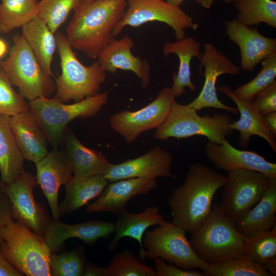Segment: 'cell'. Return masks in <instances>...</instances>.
<instances>
[{
  "label": "cell",
  "instance_id": "obj_1",
  "mask_svg": "<svg viewBox=\"0 0 276 276\" xmlns=\"http://www.w3.org/2000/svg\"><path fill=\"white\" fill-rule=\"evenodd\" d=\"M226 176L198 162L192 163L182 185L174 189L167 202L172 222L192 233L208 218L217 191Z\"/></svg>",
  "mask_w": 276,
  "mask_h": 276
},
{
  "label": "cell",
  "instance_id": "obj_2",
  "mask_svg": "<svg viewBox=\"0 0 276 276\" xmlns=\"http://www.w3.org/2000/svg\"><path fill=\"white\" fill-rule=\"evenodd\" d=\"M127 5L126 0L82 1L66 28V36L72 48L90 58H97L114 39L113 31Z\"/></svg>",
  "mask_w": 276,
  "mask_h": 276
},
{
  "label": "cell",
  "instance_id": "obj_3",
  "mask_svg": "<svg viewBox=\"0 0 276 276\" xmlns=\"http://www.w3.org/2000/svg\"><path fill=\"white\" fill-rule=\"evenodd\" d=\"M248 241L225 215L219 203H215L209 217L192 233L189 241L196 255L210 264L247 257Z\"/></svg>",
  "mask_w": 276,
  "mask_h": 276
},
{
  "label": "cell",
  "instance_id": "obj_4",
  "mask_svg": "<svg viewBox=\"0 0 276 276\" xmlns=\"http://www.w3.org/2000/svg\"><path fill=\"white\" fill-rule=\"evenodd\" d=\"M0 249L10 263L24 275L50 276L51 252L44 238L12 215L6 220L0 234Z\"/></svg>",
  "mask_w": 276,
  "mask_h": 276
},
{
  "label": "cell",
  "instance_id": "obj_5",
  "mask_svg": "<svg viewBox=\"0 0 276 276\" xmlns=\"http://www.w3.org/2000/svg\"><path fill=\"white\" fill-rule=\"evenodd\" d=\"M57 51L60 57L61 74L55 78V98L66 103L78 102L99 93L106 81V72L97 60L89 66L78 59L66 35H56Z\"/></svg>",
  "mask_w": 276,
  "mask_h": 276
},
{
  "label": "cell",
  "instance_id": "obj_6",
  "mask_svg": "<svg viewBox=\"0 0 276 276\" xmlns=\"http://www.w3.org/2000/svg\"><path fill=\"white\" fill-rule=\"evenodd\" d=\"M108 92L98 93L73 104L54 97H40L29 101V110L54 148L59 145L67 125L78 118L94 117L108 102Z\"/></svg>",
  "mask_w": 276,
  "mask_h": 276
},
{
  "label": "cell",
  "instance_id": "obj_7",
  "mask_svg": "<svg viewBox=\"0 0 276 276\" xmlns=\"http://www.w3.org/2000/svg\"><path fill=\"white\" fill-rule=\"evenodd\" d=\"M232 122L227 113L200 116L194 108L175 101L165 121L156 129L154 137L166 141L170 138L181 139L200 135L209 142L221 144L233 132L229 127Z\"/></svg>",
  "mask_w": 276,
  "mask_h": 276
},
{
  "label": "cell",
  "instance_id": "obj_8",
  "mask_svg": "<svg viewBox=\"0 0 276 276\" xmlns=\"http://www.w3.org/2000/svg\"><path fill=\"white\" fill-rule=\"evenodd\" d=\"M13 42L8 56L1 61L11 84L29 101L40 97H48L56 90L52 77L43 72L22 35H14Z\"/></svg>",
  "mask_w": 276,
  "mask_h": 276
},
{
  "label": "cell",
  "instance_id": "obj_9",
  "mask_svg": "<svg viewBox=\"0 0 276 276\" xmlns=\"http://www.w3.org/2000/svg\"><path fill=\"white\" fill-rule=\"evenodd\" d=\"M186 233L166 220L154 229L146 231L143 240L144 260L160 258L186 270L206 269L209 263L196 255Z\"/></svg>",
  "mask_w": 276,
  "mask_h": 276
},
{
  "label": "cell",
  "instance_id": "obj_10",
  "mask_svg": "<svg viewBox=\"0 0 276 276\" xmlns=\"http://www.w3.org/2000/svg\"><path fill=\"white\" fill-rule=\"evenodd\" d=\"M270 178L250 170L228 172L219 205L234 224L259 202L267 190Z\"/></svg>",
  "mask_w": 276,
  "mask_h": 276
},
{
  "label": "cell",
  "instance_id": "obj_11",
  "mask_svg": "<svg viewBox=\"0 0 276 276\" xmlns=\"http://www.w3.org/2000/svg\"><path fill=\"white\" fill-rule=\"evenodd\" d=\"M125 13L115 27L113 36H117L127 26L139 27L151 21L168 25L174 31L177 39L186 37V30L196 31L198 25L179 6L164 0H128Z\"/></svg>",
  "mask_w": 276,
  "mask_h": 276
},
{
  "label": "cell",
  "instance_id": "obj_12",
  "mask_svg": "<svg viewBox=\"0 0 276 276\" xmlns=\"http://www.w3.org/2000/svg\"><path fill=\"white\" fill-rule=\"evenodd\" d=\"M176 98L171 87H165L145 107L112 114L109 119L110 126L127 144L132 143L144 132L156 129L163 123Z\"/></svg>",
  "mask_w": 276,
  "mask_h": 276
},
{
  "label": "cell",
  "instance_id": "obj_13",
  "mask_svg": "<svg viewBox=\"0 0 276 276\" xmlns=\"http://www.w3.org/2000/svg\"><path fill=\"white\" fill-rule=\"evenodd\" d=\"M203 49V52L199 59V72L200 74L203 68L204 84L197 97L187 105L197 111L204 108L213 107L236 114L238 112L237 107L227 106L218 99L216 82L218 77L221 75H240L241 73L240 67L235 64L230 58L211 43H205Z\"/></svg>",
  "mask_w": 276,
  "mask_h": 276
},
{
  "label": "cell",
  "instance_id": "obj_14",
  "mask_svg": "<svg viewBox=\"0 0 276 276\" xmlns=\"http://www.w3.org/2000/svg\"><path fill=\"white\" fill-rule=\"evenodd\" d=\"M172 155L159 146L153 147L144 154L117 164L109 163L102 175L109 181L130 178L170 177Z\"/></svg>",
  "mask_w": 276,
  "mask_h": 276
},
{
  "label": "cell",
  "instance_id": "obj_15",
  "mask_svg": "<svg viewBox=\"0 0 276 276\" xmlns=\"http://www.w3.org/2000/svg\"><path fill=\"white\" fill-rule=\"evenodd\" d=\"M37 184L36 177L25 171L13 182L5 184L3 190L11 204L12 215L43 237L48 224L33 197V190Z\"/></svg>",
  "mask_w": 276,
  "mask_h": 276
},
{
  "label": "cell",
  "instance_id": "obj_16",
  "mask_svg": "<svg viewBox=\"0 0 276 276\" xmlns=\"http://www.w3.org/2000/svg\"><path fill=\"white\" fill-rule=\"evenodd\" d=\"M225 33L239 48L241 70L252 72L263 60L276 54V39L263 35L236 19L227 20Z\"/></svg>",
  "mask_w": 276,
  "mask_h": 276
},
{
  "label": "cell",
  "instance_id": "obj_17",
  "mask_svg": "<svg viewBox=\"0 0 276 276\" xmlns=\"http://www.w3.org/2000/svg\"><path fill=\"white\" fill-rule=\"evenodd\" d=\"M208 158L219 170L229 172L246 169L256 171L269 178H276V164L259 154L235 148L226 140L221 144L208 141L205 146Z\"/></svg>",
  "mask_w": 276,
  "mask_h": 276
},
{
  "label": "cell",
  "instance_id": "obj_18",
  "mask_svg": "<svg viewBox=\"0 0 276 276\" xmlns=\"http://www.w3.org/2000/svg\"><path fill=\"white\" fill-rule=\"evenodd\" d=\"M36 180L47 198L55 219L60 217L58 202L59 190L73 177V170L65 152L55 148L41 159L35 163Z\"/></svg>",
  "mask_w": 276,
  "mask_h": 276
},
{
  "label": "cell",
  "instance_id": "obj_19",
  "mask_svg": "<svg viewBox=\"0 0 276 276\" xmlns=\"http://www.w3.org/2000/svg\"><path fill=\"white\" fill-rule=\"evenodd\" d=\"M156 186V178L136 177L112 181L107 184L96 200L87 205L86 211L117 215L126 210V204L133 197L146 194Z\"/></svg>",
  "mask_w": 276,
  "mask_h": 276
},
{
  "label": "cell",
  "instance_id": "obj_20",
  "mask_svg": "<svg viewBox=\"0 0 276 276\" xmlns=\"http://www.w3.org/2000/svg\"><path fill=\"white\" fill-rule=\"evenodd\" d=\"M133 47V40L128 35L119 39H113L97 59L106 72L115 73L118 70H122L134 73L141 80L142 88L145 89L150 83V66L147 60L132 54Z\"/></svg>",
  "mask_w": 276,
  "mask_h": 276
},
{
  "label": "cell",
  "instance_id": "obj_21",
  "mask_svg": "<svg viewBox=\"0 0 276 276\" xmlns=\"http://www.w3.org/2000/svg\"><path fill=\"white\" fill-rule=\"evenodd\" d=\"M217 90L230 98L237 105L240 119L232 121L229 127L233 131H239L240 135L238 139L239 145L243 147H246L249 144L251 137L256 135L265 140L272 151L275 152L276 137L267 129L264 122V116L255 110L251 101L239 97L226 85L217 87Z\"/></svg>",
  "mask_w": 276,
  "mask_h": 276
},
{
  "label": "cell",
  "instance_id": "obj_22",
  "mask_svg": "<svg viewBox=\"0 0 276 276\" xmlns=\"http://www.w3.org/2000/svg\"><path fill=\"white\" fill-rule=\"evenodd\" d=\"M114 230V223L103 221L93 220L75 224L55 221L48 224L43 238L52 253L58 250L68 239L76 238L90 244L100 238H108Z\"/></svg>",
  "mask_w": 276,
  "mask_h": 276
},
{
  "label": "cell",
  "instance_id": "obj_23",
  "mask_svg": "<svg viewBox=\"0 0 276 276\" xmlns=\"http://www.w3.org/2000/svg\"><path fill=\"white\" fill-rule=\"evenodd\" d=\"M9 123L25 159L34 163L48 153V139L30 110L9 116Z\"/></svg>",
  "mask_w": 276,
  "mask_h": 276
},
{
  "label": "cell",
  "instance_id": "obj_24",
  "mask_svg": "<svg viewBox=\"0 0 276 276\" xmlns=\"http://www.w3.org/2000/svg\"><path fill=\"white\" fill-rule=\"evenodd\" d=\"M276 178L259 202L234 223L237 231L248 239L270 231L276 225Z\"/></svg>",
  "mask_w": 276,
  "mask_h": 276
},
{
  "label": "cell",
  "instance_id": "obj_25",
  "mask_svg": "<svg viewBox=\"0 0 276 276\" xmlns=\"http://www.w3.org/2000/svg\"><path fill=\"white\" fill-rule=\"evenodd\" d=\"M117 221L115 224V236L109 244L108 249L113 251L120 240L124 237H129L136 240L140 245V257L144 262L145 250L143 246V239L146 230L150 226L160 225L166 220L160 213L159 206H149L139 213H131L126 210L116 215Z\"/></svg>",
  "mask_w": 276,
  "mask_h": 276
},
{
  "label": "cell",
  "instance_id": "obj_26",
  "mask_svg": "<svg viewBox=\"0 0 276 276\" xmlns=\"http://www.w3.org/2000/svg\"><path fill=\"white\" fill-rule=\"evenodd\" d=\"M64 141L73 179L82 180L102 175L110 163L102 152L83 145L71 130L66 131Z\"/></svg>",
  "mask_w": 276,
  "mask_h": 276
},
{
  "label": "cell",
  "instance_id": "obj_27",
  "mask_svg": "<svg viewBox=\"0 0 276 276\" xmlns=\"http://www.w3.org/2000/svg\"><path fill=\"white\" fill-rule=\"evenodd\" d=\"M199 41L193 37H185L174 42L166 41L163 47L165 56L175 54L179 59V66L176 74L173 76V83L171 87L176 97L181 96L185 93L186 87L194 92L196 86L191 79V61L194 57L200 59L201 52Z\"/></svg>",
  "mask_w": 276,
  "mask_h": 276
},
{
  "label": "cell",
  "instance_id": "obj_28",
  "mask_svg": "<svg viewBox=\"0 0 276 276\" xmlns=\"http://www.w3.org/2000/svg\"><path fill=\"white\" fill-rule=\"evenodd\" d=\"M21 28V35L43 72L48 76L55 78L51 68L53 56L57 47L54 33L42 19L36 16Z\"/></svg>",
  "mask_w": 276,
  "mask_h": 276
},
{
  "label": "cell",
  "instance_id": "obj_29",
  "mask_svg": "<svg viewBox=\"0 0 276 276\" xmlns=\"http://www.w3.org/2000/svg\"><path fill=\"white\" fill-rule=\"evenodd\" d=\"M9 118L0 113V174L4 184L13 182L25 172V158L15 140Z\"/></svg>",
  "mask_w": 276,
  "mask_h": 276
},
{
  "label": "cell",
  "instance_id": "obj_30",
  "mask_svg": "<svg viewBox=\"0 0 276 276\" xmlns=\"http://www.w3.org/2000/svg\"><path fill=\"white\" fill-rule=\"evenodd\" d=\"M109 181L102 175H96L82 180L72 177L65 185L64 201L59 206L60 213H70L86 205L98 197Z\"/></svg>",
  "mask_w": 276,
  "mask_h": 276
},
{
  "label": "cell",
  "instance_id": "obj_31",
  "mask_svg": "<svg viewBox=\"0 0 276 276\" xmlns=\"http://www.w3.org/2000/svg\"><path fill=\"white\" fill-rule=\"evenodd\" d=\"M236 19L248 27L261 23L276 28V2L273 0H235Z\"/></svg>",
  "mask_w": 276,
  "mask_h": 276
},
{
  "label": "cell",
  "instance_id": "obj_32",
  "mask_svg": "<svg viewBox=\"0 0 276 276\" xmlns=\"http://www.w3.org/2000/svg\"><path fill=\"white\" fill-rule=\"evenodd\" d=\"M36 0H1L0 33L22 27L36 16Z\"/></svg>",
  "mask_w": 276,
  "mask_h": 276
},
{
  "label": "cell",
  "instance_id": "obj_33",
  "mask_svg": "<svg viewBox=\"0 0 276 276\" xmlns=\"http://www.w3.org/2000/svg\"><path fill=\"white\" fill-rule=\"evenodd\" d=\"M204 276H271L262 266L247 257L227 258L209 264Z\"/></svg>",
  "mask_w": 276,
  "mask_h": 276
},
{
  "label": "cell",
  "instance_id": "obj_34",
  "mask_svg": "<svg viewBox=\"0 0 276 276\" xmlns=\"http://www.w3.org/2000/svg\"><path fill=\"white\" fill-rule=\"evenodd\" d=\"M105 271V276H157L154 268L144 264L128 248L116 254Z\"/></svg>",
  "mask_w": 276,
  "mask_h": 276
},
{
  "label": "cell",
  "instance_id": "obj_35",
  "mask_svg": "<svg viewBox=\"0 0 276 276\" xmlns=\"http://www.w3.org/2000/svg\"><path fill=\"white\" fill-rule=\"evenodd\" d=\"M82 0H41L37 5L36 16L42 19L55 33L65 21L71 11Z\"/></svg>",
  "mask_w": 276,
  "mask_h": 276
},
{
  "label": "cell",
  "instance_id": "obj_36",
  "mask_svg": "<svg viewBox=\"0 0 276 276\" xmlns=\"http://www.w3.org/2000/svg\"><path fill=\"white\" fill-rule=\"evenodd\" d=\"M262 68L251 81L233 90L239 97L251 101L264 88L274 82L276 77V54L261 62Z\"/></svg>",
  "mask_w": 276,
  "mask_h": 276
},
{
  "label": "cell",
  "instance_id": "obj_37",
  "mask_svg": "<svg viewBox=\"0 0 276 276\" xmlns=\"http://www.w3.org/2000/svg\"><path fill=\"white\" fill-rule=\"evenodd\" d=\"M247 257L262 267L276 260V225L270 231L249 239Z\"/></svg>",
  "mask_w": 276,
  "mask_h": 276
},
{
  "label": "cell",
  "instance_id": "obj_38",
  "mask_svg": "<svg viewBox=\"0 0 276 276\" xmlns=\"http://www.w3.org/2000/svg\"><path fill=\"white\" fill-rule=\"evenodd\" d=\"M0 60V113L11 116L29 110V103L13 88Z\"/></svg>",
  "mask_w": 276,
  "mask_h": 276
},
{
  "label": "cell",
  "instance_id": "obj_39",
  "mask_svg": "<svg viewBox=\"0 0 276 276\" xmlns=\"http://www.w3.org/2000/svg\"><path fill=\"white\" fill-rule=\"evenodd\" d=\"M50 264L51 274L56 276L82 275L85 267L84 259L78 250L52 254Z\"/></svg>",
  "mask_w": 276,
  "mask_h": 276
},
{
  "label": "cell",
  "instance_id": "obj_40",
  "mask_svg": "<svg viewBox=\"0 0 276 276\" xmlns=\"http://www.w3.org/2000/svg\"><path fill=\"white\" fill-rule=\"evenodd\" d=\"M251 102L255 110L263 116L276 111V81L261 91Z\"/></svg>",
  "mask_w": 276,
  "mask_h": 276
},
{
  "label": "cell",
  "instance_id": "obj_41",
  "mask_svg": "<svg viewBox=\"0 0 276 276\" xmlns=\"http://www.w3.org/2000/svg\"><path fill=\"white\" fill-rule=\"evenodd\" d=\"M154 260L157 276H204L202 272L196 269H183L173 264H167L160 258H156Z\"/></svg>",
  "mask_w": 276,
  "mask_h": 276
},
{
  "label": "cell",
  "instance_id": "obj_42",
  "mask_svg": "<svg viewBox=\"0 0 276 276\" xmlns=\"http://www.w3.org/2000/svg\"><path fill=\"white\" fill-rule=\"evenodd\" d=\"M24 274L15 269L0 249V276H21Z\"/></svg>",
  "mask_w": 276,
  "mask_h": 276
},
{
  "label": "cell",
  "instance_id": "obj_43",
  "mask_svg": "<svg viewBox=\"0 0 276 276\" xmlns=\"http://www.w3.org/2000/svg\"><path fill=\"white\" fill-rule=\"evenodd\" d=\"M0 191V234L7 218L12 215L11 206L9 205L7 198Z\"/></svg>",
  "mask_w": 276,
  "mask_h": 276
},
{
  "label": "cell",
  "instance_id": "obj_44",
  "mask_svg": "<svg viewBox=\"0 0 276 276\" xmlns=\"http://www.w3.org/2000/svg\"><path fill=\"white\" fill-rule=\"evenodd\" d=\"M82 275L105 276V267H100L93 263H88L85 265Z\"/></svg>",
  "mask_w": 276,
  "mask_h": 276
},
{
  "label": "cell",
  "instance_id": "obj_45",
  "mask_svg": "<svg viewBox=\"0 0 276 276\" xmlns=\"http://www.w3.org/2000/svg\"><path fill=\"white\" fill-rule=\"evenodd\" d=\"M263 119L267 129L276 137V111L266 114L263 117Z\"/></svg>",
  "mask_w": 276,
  "mask_h": 276
},
{
  "label": "cell",
  "instance_id": "obj_46",
  "mask_svg": "<svg viewBox=\"0 0 276 276\" xmlns=\"http://www.w3.org/2000/svg\"><path fill=\"white\" fill-rule=\"evenodd\" d=\"M8 51V46L7 42L0 38V60L4 57Z\"/></svg>",
  "mask_w": 276,
  "mask_h": 276
},
{
  "label": "cell",
  "instance_id": "obj_47",
  "mask_svg": "<svg viewBox=\"0 0 276 276\" xmlns=\"http://www.w3.org/2000/svg\"><path fill=\"white\" fill-rule=\"evenodd\" d=\"M204 8L210 9L214 5L216 0H194Z\"/></svg>",
  "mask_w": 276,
  "mask_h": 276
},
{
  "label": "cell",
  "instance_id": "obj_48",
  "mask_svg": "<svg viewBox=\"0 0 276 276\" xmlns=\"http://www.w3.org/2000/svg\"><path fill=\"white\" fill-rule=\"evenodd\" d=\"M169 4L175 6H180L185 0H164Z\"/></svg>",
  "mask_w": 276,
  "mask_h": 276
},
{
  "label": "cell",
  "instance_id": "obj_49",
  "mask_svg": "<svg viewBox=\"0 0 276 276\" xmlns=\"http://www.w3.org/2000/svg\"><path fill=\"white\" fill-rule=\"evenodd\" d=\"M234 1L235 0H224V2L225 4H228L233 3Z\"/></svg>",
  "mask_w": 276,
  "mask_h": 276
},
{
  "label": "cell",
  "instance_id": "obj_50",
  "mask_svg": "<svg viewBox=\"0 0 276 276\" xmlns=\"http://www.w3.org/2000/svg\"><path fill=\"white\" fill-rule=\"evenodd\" d=\"M95 0H82L83 2H92V1H94Z\"/></svg>",
  "mask_w": 276,
  "mask_h": 276
},
{
  "label": "cell",
  "instance_id": "obj_51",
  "mask_svg": "<svg viewBox=\"0 0 276 276\" xmlns=\"http://www.w3.org/2000/svg\"><path fill=\"white\" fill-rule=\"evenodd\" d=\"M36 1H37V0H36Z\"/></svg>",
  "mask_w": 276,
  "mask_h": 276
}]
</instances>
